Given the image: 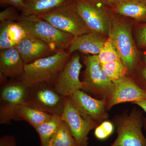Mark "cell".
Segmentation results:
<instances>
[{
    "instance_id": "cell-19",
    "label": "cell",
    "mask_w": 146,
    "mask_h": 146,
    "mask_svg": "<svg viewBox=\"0 0 146 146\" xmlns=\"http://www.w3.org/2000/svg\"><path fill=\"white\" fill-rule=\"evenodd\" d=\"M113 7L122 16L146 21V5L138 0H119Z\"/></svg>"
},
{
    "instance_id": "cell-3",
    "label": "cell",
    "mask_w": 146,
    "mask_h": 146,
    "mask_svg": "<svg viewBox=\"0 0 146 146\" xmlns=\"http://www.w3.org/2000/svg\"><path fill=\"white\" fill-rule=\"evenodd\" d=\"M38 17L47 21L59 30L74 37L91 32L78 12L74 0Z\"/></svg>"
},
{
    "instance_id": "cell-18",
    "label": "cell",
    "mask_w": 146,
    "mask_h": 146,
    "mask_svg": "<svg viewBox=\"0 0 146 146\" xmlns=\"http://www.w3.org/2000/svg\"><path fill=\"white\" fill-rule=\"evenodd\" d=\"M72 0H23L25 7L21 14L25 16L44 15Z\"/></svg>"
},
{
    "instance_id": "cell-21",
    "label": "cell",
    "mask_w": 146,
    "mask_h": 146,
    "mask_svg": "<svg viewBox=\"0 0 146 146\" xmlns=\"http://www.w3.org/2000/svg\"><path fill=\"white\" fill-rule=\"evenodd\" d=\"M61 121L60 116L52 115L48 120L34 128L39 135L41 146H49Z\"/></svg>"
},
{
    "instance_id": "cell-27",
    "label": "cell",
    "mask_w": 146,
    "mask_h": 146,
    "mask_svg": "<svg viewBox=\"0 0 146 146\" xmlns=\"http://www.w3.org/2000/svg\"><path fill=\"white\" fill-rule=\"evenodd\" d=\"M0 5L2 7H13L21 12L25 7L23 0H0Z\"/></svg>"
},
{
    "instance_id": "cell-33",
    "label": "cell",
    "mask_w": 146,
    "mask_h": 146,
    "mask_svg": "<svg viewBox=\"0 0 146 146\" xmlns=\"http://www.w3.org/2000/svg\"><path fill=\"white\" fill-rule=\"evenodd\" d=\"M138 1L146 5V0H138Z\"/></svg>"
},
{
    "instance_id": "cell-36",
    "label": "cell",
    "mask_w": 146,
    "mask_h": 146,
    "mask_svg": "<svg viewBox=\"0 0 146 146\" xmlns=\"http://www.w3.org/2000/svg\"></svg>"
},
{
    "instance_id": "cell-8",
    "label": "cell",
    "mask_w": 146,
    "mask_h": 146,
    "mask_svg": "<svg viewBox=\"0 0 146 146\" xmlns=\"http://www.w3.org/2000/svg\"><path fill=\"white\" fill-rule=\"evenodd\" d=\"M84 63L85 74L82 81L83 89L92 93H100L106 96H110L114 84L107 78L102 71L98 55L86 56Z\"/></svg>"
},
{
    "instance_id": "cell-35",
    "label": "cell",
    "mask_w": 146,
    "mask_h": 146,
    "mask_svg": "<svg viewBox=\"0 0 146 146\" xmlns=\"http://www.w3.org/2000/svg\"><path fill=\"white\" fill-rule=\"evenodd\" d=\"M145 131H146V125H145Z\"/></svg>"
},
{
    "instance_id": "cell-17",
    "label": "cell",
    "mask_w": 146,
    "mask_h": 146,
    "mask_svg": "<svg viewBox=\"0 0 146 146\" xmlns=\"http://www.w3.org/2000/svg\"><path fill=\"white\" fill-rule=\"evenodd\" d=\"M26 32L16 21L1 22L0 24V50L16 48L25 36Z\"/></svg>"
},
{
    "instance_id": "cell-23",
    "label": "cell",
    "mask_w": 146,
    "mask_h": 146,
    "mask_svg": "<svg viewBox=\"0 0 146 146\" xmlns=\"http://www.w3.org/2000/svg\"><path fill=\"white\" fill-rule=\"evenodd\" d=\"M101 67L107 78L113 82L125 77L127 72V68L124 65L121 59L101 64Z\"/></svg>"
},
{
    "instance_id": "cell-7",
    "label": "cell",
    "mask_w": 146,
    "mask_h": 146,
    "mask_svg": "<svg viewBox=\"0 0 146 146\" xmlns=\"http://www.w3.org/2000/svg\"><path fill=\"white\" fill-rule=\"evenodd\" d=\"M29 88L16 79L7 82L1 88L0 124H9L14 119L16 108L24 104Z\"/></svg>"
},
{
    "instance_id": "cell-34",
    "label": "cell",
    "mask_w": 146,
    "mask_h": 146,
    "mask_svg": "<svg viewBox=\"0 0 146 146\" xmlns=\"http://www.w3.org/2000/svg\"><path fill=\"white\" fill-rule=\"evenodd\" d=\"M145 62L146 63V55L145 56Z\"/></svg>"
},
{
    "instance_id": "cell-20",
    "label": "cell",
    "mask_w": 146,
    "mask_h": 146,
    "mask_svg": "<svg viewBox=\"0 0 146 146\" xmlns=\"http://www.w3.org/2000/svg\"><path fill=\"white\" fill-rule=\"evenodd\" d=\"M52 115L23 104L16 108L13 120L25 121L34 128L48 120Z\"/></svg>"
},
{
    "instance_id": "cell-11",
    "label": "cell",
    "mask_w": 146,
    "mask_h": 146,
    "mask_svg": "<svg viewBox=\"0 0 146 146\" xmlns=\"http://www.w3.org/2000/svg\"><path fill=\"white\" fill-rule=\"evenodd\" d=\"M143 124L138 114H133L126 118L118 126L117 136L110 146H146Z\"/></svg>"
},
{
    "instance_id": "cell-10",
    "label": "cell",
    "mask_w": 146,
    "mask_h": 146,
    "mask_svg": "<svg viewBox=\"0 0 146 146\" xmlns=\"http://www.w3.org/2000/svg\"><path fill=\"white\" fill-rule=\"evenodd\" d=\"M61 117L68 124L78 145L88 146V134L97 124L84 117L67 97Z\"/></svg>"
},
{
    "instance_id": "cell-15",
    "label": "cell",
    "mask_w": 146,
    "mask_h": 146,
    "mask_svg": "<svg viewBox=\"0 0 146 146\" xmlns=\"http://www.w3.org/2000/svg\"><path fill=\"white\" fill-rule=\"evenodd\" d=\"M25 64L16 48H11L0 52L1 85L5 84L8 78L17 79L24 73Z\"/></svg>"
},
{
    "instance_id": "cell-14",
    "label": "cell",
    "mask_w": 146,
    "mask_h": 146,
    "mask_svg": "<svg viewBox=\"0 0 146 146\" xmlns=\"http://www.w3.org/2000/svg\"><path fill=\"white\" fill-rule=\"evenodd\" d=\"M16 48L25 65L48 57L57 52L44 42L28 34Z\"/></svg>"
},
{
    "instance_id": "cell-1",
    "label": "cell",
    "mask_w": 146,
    "mask_h": 146,
    "mask_svg": "<svg viewBox=\"0 0 146 146\" xmlns=\"http://www.w3.org/2000/svg\"><path fill=\"white\" fill-rule=\"evenodd\" d=\"M70 58L71 54L68 51H59L48 57L26 64L23 74L16 79L29 88L42 84L52 86Z\"/></svg>"
},
{
    "instance_id": "cell-25",
    "label": "cell",
    "mask_w": 146,
    "mask_h": 146,
    "mask_svg": "<svg viewBox=\"0 0 146 146\" xmlns=\"http://www.w3.org/2000/svg\"><path fill=\"white\" fill-rule=\"evenodd\" d=\"M114 126L108 121H105L97 127L94 131V135L99 140H103L108 138L113 133Z\"/></svg>"
},
{
    "instance_id": "cell-26",
    "label": "cell",
    "mask_w": 146,
    "mask_h": 146,
    "mask_svg": "<svg viewBox=\"0 0 146 146\" xmlns=\"http://www.w3.org/2000/svg\"><path fill=\"white\" fill-rule=\"evenodd\" d=\"M18 9L12 6L7 7L0 12V21H13L17 22L21 16L18 13Z\"/></svg>"
},
{
    "instance_id": "cell-29",
    "label": "cell",
    "mask_w": 146,
    "mask_h": 146,
    "mask_svg": "<svg viewBox=\"0 0 146 146\" xmlns=\"http://www.w3.org/2000/svg\"><path fill=\"white\" fill-rule=\"evenodd\" d=\"M15 138L12 136L5 135L0 139V146H16Z\"/></svg>"
},
{
    "instance_id": "cell-2",
    "label": "cell",
    "mask_w": 146,
    "mask_h": 146,
    "mask_svg": "<svg viewBox=\"0 0 146 146\" xmlns=\"http://www.w3.org/2000/svg\"><path fill=\"white\" fill-rule=\"evenodd\" d=\"M17 22L27 34L44 42L57 52L68 49L74 37L37 16L21 14Z\"/></svg>"
},
{
    "instance_id": "cell-16",
    "label": "cell",
    "mask_w": 146,
    "mask_h": 146,
    "mask_svg": "<svg viewBox=\"0 0 146 146\" xmlns=\"http://www.w3.org/2000/svg\"><path fill=\"white\" fill-rule=\"evenodd\" d=\"M103 35L90 32L89 33L74 37L68 48L70 54L74 52H80L85 54L98 55L105 42Z\"/></svg>"
},
{
    "instance_id": "cell-6",
    "label": "cell",
    "mask_w": 146,
    "mask_h": 146,
    "mask_svg": "<svg viewBox=\"0 0 146 146\" xmlns=\"http://www.w3.org/2000/svg\"><path fill=\"white\" fill-rule=\"evenodd\" d=\"M109 37L124 65L128 70L133 69L137 60L138 52L131 35L130 26L125 22L112 18Z\"/></svg>"
},
{
    "instance_id": "cell-4",
    "label": "cell",
    "mask_w": 146,
    "mask_h": 146,
    "mask_svg": "<svg viewBox=\"0 0 146 146\" xmlns=\"http://www.w3.org/2000/svg\"><path fill=\"white\" fill-rule=\"evenodd\" d=\"M76 8L85 25L91 32L109 36L110 16L100 0H74Z\"/></svg>"
},
{
    "instance_id": "cell-9",
    "label": "cell",
    "mask_w": 146,
    "mask_h": 146,
    "mask_svg": "<svg viewBox=\"0 0 146 146\" xmlns=\"http://www.w3.org/2000/svg\"><path fill=\"white\" fill-rule=\"evenodd\" d=\"M82 65L80 57L75 54L70 58L55 80L52 86L58 94L68 97L76 91L83 89V84L80 80Z\"/></svg>"
},
{
    "instance_id": "cell-13",
    "label": "cell",
    "mask_w": 146,
    "mask_h": 146,
    "mask_svg": "<svg viewBox=\"0 0 146 146\" xmlns=\"http://www.w3.org/2000/svg\"><path fill=\"white\" fill-rule=\"evenodd\" d=\"M113 83L114 88L110 96L108 108L121 103H134L146 100V91L130 79L125 76Z\"/></svg>"
},
{
    "instance_id": "cell-24",
    "label": "cell",
    "mask_w": 146,
    "mask_h": 146,
    "mask_svg": "<svg viewBox=\"0 0 146 146\" xmlns=\"http://www.w3.org/2000/svg\"><path fill=\"white\" fill-rule=\"evenodd\" d=\"M98 55L101 64L121 59L117 51L109 37L104 43Z\"/></svg>"
},
{
    "instance_id": "cell-30",
    "label": "cell",
    "mask_w": 146,
    "mask_h": 146,
    "mask_svg": "<svg viewBox=\"0 0 146 146\" xmlns=\"http://www.w3.org/2000/svg\"><path fill=\"white\" fill-rule=\"evenodd\" d=\"M106 5L114 7L119 0H100Z\"/></svg>"
},
{
    "instance_id": "cell-32",
    "label": "cell",
    "mask_w": 146,
    "mask_h": 146,
    "mask_svg": "<svg viewBox=\"0 0 146 146\" xmlns=\"http://www.w3.org/2000/svg\"><path fill=\"white\" fill-rule=\"evenodd\" d=\"M142 75L146 82V67L144 68L143 70L142 71Z\"/></svg>"
},
{
    "instance_id": "cell-22",
    "label": "cell",
    "mask_w": 146,
    "mask_h": 146,
    "mask_svg": "<svg viewBox=\"0 0 146 146\" xmlns=\"http://www.w3.org/2000/svg\"><path fill=\"white\" fill-rule=\"evenodd\" d=\"M49 146H78L68 124L62 120Z\"/></svg>"
},
{
    "instance_id": "cell-5",
    "label": "cell",
    "mask_w": 146,
    "mask_h": 146,
    "mask_svg": "<svg viewBox=\"0 0 146 146\" xmlns=\"http://www.w3.org/2000/svg\"><path fill=\"white\" fill-rule=\"evenodd\" d=\"M66 98L58 94L51 85L42 84L29 88L24 104L51 115L61 117Z\"/></svg>"
},
{
    "instance_id": "cell-12",
    "label": "cell",
    "mask_w": 146,
    "mask_h": 146,
    "mask_svg": "<svg viewBox=\"0 0 146 146\" xmlns=\"http://www.w3.org/2000/svg\"><path fill=\"white\" fill-rule=\"evenodd\" d=\"M67 98L86 119L97 123L106 117L104 101L94 99L82 90Z\"/></svg>"
},
{
    "instance_id": "cell-31",
    "label": "cell",
    "mask_w": 146,
    "mask_h": 146,
    "mask_svg": "<svg viewBox=\"0 0 146 146\" xmlns=\"http://www.w3.org/2000/svg\"><path fill=\"white\" fill-rule=\"evenodd\" d=\"M133 103L140 106L146 113V100L136 102Z\"/></svg>"
},
{
    "instance_id": "cell-28",
    "label": "cell",
    "mask_w": 146,
    "mask_h": 146,
    "mask_svg": "<svg viewBox=\"0 0 146 146\" xmlns=\"http://www.w3.org/2000/svg\"><path fill=\"white\" fill-rule=\"evenodd\" d=\"M137 40V44L139 47H146V25L138 30Z\"/></svg>"
}]
</instances>
